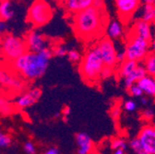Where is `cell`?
<instances>
[{"instance_id": "29", "label": "cell", "mask_w": 155, "mask_h": 154, "mask_svg": "<svg viewBox=\"0 0 155 154\" xmlns=\"http://www.w3.org/2000/svg\"><path fill=\"white\" fill-rule=\"evenodd\" d=\"M137 109H138V103L132 99L127 100L123 103V110L126 111L127 113H134L137 111Z\"/></svg>"}, {"instance_id": "6", "label": "cell", "mask_w": 155, "mask_h": 154, "mask_svg": "<svg viewBox=\"0 0 155 154\" xmlns=\"http://www.w3.org/2000/svg\"><path fill=\"white\" fill-rule=\"evenodd\" d=\"M124 52L127 60H132L140 64L150 53V43L129 33Z\"/></svg>"}, {"instance_id": "12", "label": "cell", "mask_w": 155, "mask_h": 154, "mask_svg": "<svg viewBox=\"0 0 155 154\" xmlns=\"http://www.w3.org/2000/svg\"><path fill=\"white\" fill-rule=\"evenodd\" d=\"M24 42L27 46L28 52L38 53L48 47L46 38L38 31H31L26 35Z\"/></svg>"}, {"instance_id": "35", "label": "cell", "mask_w": 155, "mask_h": 154, "mask_svg": "<svg viewBox=\"0 0 155 154\" xmlns=\"http://www.w3.org/2000/svg\"><path fill=\"white\" fill-rule=\"evenodd\" d=\"M92 7L96 8H105L104 0H94Z\"/></svg>"}, {"instance_id": "13", "label": "cell", "mask_w": 155, "mask_h": 154, "mask_svg": "<svg viewBox=\"0 0 155 154\" xmlns=\"http://www.w3.org/2000/svg\"><path fill=\"white\" fill-rule=\"evenodd\" d=\"M130 33L138 36L141 39L150 42L152 39V30H151V23L143 21L140 18L136 20L135 22L133 23V27L131 29Z\"/></svg>"}, {"instance_id": "14", "label": "cell", "mask_w": 155, "mask_h": 154, "mask_svg": "<svg viewBox=\"0 0 155 154\" xmlns=\"http://www.w3.org/2000/svg\"><path fill=\"white\" fill-rule=\"evenodd\" d=\"M75 138L78 146L77 154H91L92 151L95 150L94 142L87 133H77Z\"/></svg>"}, {"instance_id": "1", "label": "cell", "mask_w": 155, "mask_h": 154, "mask_svg": "<svg viewBox=\"0 0 155 154\" xmlns=\"http://www.w3.org/2000/svg\"><path fill=\"white\" fill-rule=\"evenodd\" d=\"M109 23L106 8L91 7L73 15V30L77 37L86 43L99 40L104 36Z\"/></svg>"}, {"instance_id": "16", "label": "cell", "mask_w": 155, "mask_h": 154, "mask_svg": "<svg viewBox=\"0 0 155 154\" xmlns=\"http://www.w3.org/2000/svg\"><path fill=\"white\" fill-rule=\"evenodd\" d=\"M125 30L124 25L120 21L113 20L109 21L106 29H105V36L110 40H118L124 35Z\"/></svg>"}, {"instance_id": "18", "label": "cell", "mask_w": 155, "mask_h": 154, "mask_svg": "<svg viewBox=\"0 0 155 154\" xmlns=\"http://www.w3.org/2000/svg\"><path fill=\"white\" fill-rule=\"evenodd\" d=\"M146 75H147V73H146V71H145L143 66L140 65V64H139V65L137 66V67H136L131 73H129V74L126 77V78L123 80L125 88L127 89V88H129L130 86L136 84L140 80H141V79L143 78V77L146 76Z\"/></svg>"}, {"instance_id": "42", "label": "cell", "mask_w": 155, "mask_h": 154, "mask_svg": "<svg viewBox=\"0 0 155 154\" xmlns=\"http://www.w3.org/2000/svg\"><path fill=\"white\" fill-rule=\"evenodd\" d=\"M142 4H148V5H152L155 6V0H141Z\"/></svg>"}, {"instance_id": "21", "label": "cell", "mask_w": 155, "mask_h": 154, "mask_svg": "<svg viewBox=\"0 0 155 154\" xmlns=\"http://www.w3.org/2000/svg\"><path fill=\"white\" fill-rule=\"evenodd\" d=\"M15 110L16 108L14 103L10 100L6 98L5 96L0 95V114L8 116V115L13 114L15 113Z\"/></svg>"}, {"instance_id": "32", "label": "cell", "mask_w": 155, "mask_h": 154, "mask_svg": "<svg viewBox=\"0 0 155 154\" xmlns=\"http://www.w3.org/2000/svg\"><path fill=\"white\" fill-rule=\"evenodd\" d=\"M115 73V68L110 67H105L103 68L102 72H101V76H100V80H107L110 79L111 77Z\"/></svg>"}, {"instance_id": "46", "label": "cell", "mask_w": 155, "mask_h": 154, "mask_svg": "<svg viewBox=\"0 0 155 154\" xmlns=\"http://www.w3.org/2000/svg\"><path fill=\"white\" fill-rule=\"evenodd\" d=\"M43 1H46L47 2V0H43Z\"/></svg>"}, {"instance_id": "9", "label": "cell", "mask_w": 155, "mask_h": 154, "mask_svg": "<svg viewBox=\"0 0 155 154\" xmlns=\"http://www.w3.org/2000/svg\"><path fill=\"white\" fill-rule=\"evenodd\" d=\"M114 5L119 21L122 23L132 20L134 14L141 6V0H114Z\"/></svg>"}, {"instance_id": "28", "label": "cell", "mask_w": 155, "mask_h": 154, "mask_svg": "<svg viewBox=\"0 0 155 154\" xmlns=\"http://www.w3.org/2000/svg\"><path fill=\"white\" fill-rule=\"evenodd\" d=\"M154 117H155V113L150 108H146L140 112V118L148 123L152 121L154 119Z\"/></svg>"}, {"instance_id": "24", "label": "cell", "mask_w": 155, "mask_h": 154, "mask_svg": "<svg viewBox=\"0 0 155 154\" xmlns=\"http://www.w3.org/2000/svg\"><path fill=\"white\" fill-rule=\"evenodd\" d=\"M128 147V143L127 142V140L123 138H120V137H116V138H113L111 140H110V148L113 149V150H115V149H125L127 150Z\"/></svg>"}, {"instance_id": "19", "label": "cell", "mask_w": 155, "mask_h": 154, "mask_svg": "<svg viewBox=\"0 0 155 154\" xmlns=\"http://www.w3.org/2000/svg\"><path fill=\"white\" fill-rule=\"evenodd\" d=\"M139 65V63L132 61V60H125L124 62H122L121 64H119L115 68V73L117 75V77L121 80H124L126 77L131 73L137 66Z\"/></svg>"}, {"instance_id": "27", "label": "cell", "mask_w": 155, "mask_h": 154, "mask_svg": "<svg viewBox=\"0 0 155 154\" xmlns=\"http://www.w3.org/2000/svg\"><path fill=\"white\" fill-rule=\"evenodd\" d=\"M67 56H68V59L70 62H72V63H80L81 60V53L78 51L77 49H74V48L68 50Z\"/></svg>"}, {"instance_id": "40", "label": "cell", "mask_w": 155, "mask_h": 154, "mask_svg": "<svg viewBox=\"0 0 155 154\" xmlns=\"http://www.w3.org/2000/svg\"><path fill=\"white\" fill-rule=\"evenodd\" d=\"M7 30V23L0 21V33H3Z\"/></svg>"}, {"instance_id": "43", "label": "cell", "mask_w": 155, "mask_h": 154, "mask_svg": "<svg viewBox=\"0 0 155 154\" xmlns=\"http://www.w3.org/2000/svg\"><path fill=\"white\" fill-rule=\"evenodd\" d=\"M113 154H126V150L125 149H115V150H114Z\"/></svg>"}, {"instance_id": "25", "label": "cell", "mask_w": 155, "mask_h": 154, "mask_svg": "<svg viewBox=\"0 0 155 154\" xmlns=\"http://www.w3.org/2000/svg\"><path fill=\"white\" fill-rule=\"evenodd\" d=\"M128 147L131 149V150L133 152H135L136 154H148L145 149H143L142 145L140 144V139L136 137L133 138L132 139H130V141L128 142Z\"/></svg>"}, {"instance_id": "38", "label": "cell", "mask_w": 155, "mask_h": 154, "mask_svg": "<svg viewBox=\"0 0 155 154\" xmlns=\"http://www.w3.org/2000/svg\"><path fill=\"white\" fill-rule=\"evenodd\" d=\"M44 154H59V151L56 148H50Z\"/></svg>"}, {"instance_id": "44", "label": "cell", "mask_w": 155, "mask_h": 154, "mask_svg": "<svg viewBox=\"0 0 155 154\" xmlns=\"http://www.w3.org/2000/svg\"><path fill=\"white\" fill-rule=\"evenodd\" d=\"M151 24H152V25H153V27L155 28V6H154V17H153V21H152Z\"/></svg>"}, {"instance_id": "17", "label": "cell", "mask_w": 155, "mask_h": 154, "mask_svg": "<svg viewBox=\"0 0 155 154\" xmlns=\"http://www.w3.org/2000/svg\"><path fill=\"white\" fill-rule=\"evenodd\" d=\"M136 84L140 88L145 96L155 100V77L146 75Z\"/></svg>"}, {"instance_id": "45", "label": "cell", "mask_w": 155, "mask_h": 154, "mask_svg": "<svg viewBox=\"0 0 155 154\" xmlns=\"http://www.w3.org/2000/svg\"><path fill=\"white\" fill-rule=\"evenodd\" d=\"M91 154H102L101 152H99V151H96V150H94V151H92Z\"/></svg>"}, {"instance_id": "37", "label": "cell", "mask_w": 155, "mask_h": 154, "mask_svg": "<svg viewBox=\"0 0 155 154\" xmlns=\"http://www.w3.org/2000/svg\"><path fill=\"white\" fill-rule=\"evenodd\" d=\"M150 52L155 53V36H152V39L150 42Z\"/></svg>"}, {"instance_id": "23", "label": "cell", "mask_w": 155, "mask_h": 154, "mask_svg": "<svg viewBox=\"0 0 155 154\" xmlns=\"http://www.w3.org/2000/svg\"><path fill=\"white\" fill-rule=\"evenodd\" d=\"M153 17H154V6L148 5V4H143L142 15L140 18V20H142L143 21L151 23L152 21H153Z\"/></svg>"}, {"instance_id": "36", "label": "cell", "mask_w": 155, "mask_h": 154, "mask_svg": "<svg viewBox=\"0 0 155 154\" xmlns=\"http://www.w3.org/2000/svg\"><path fill=\"white\" fill-rule=\"evenodd\" d=\"M116 57H117V63H118V65L121 64L122 62H124L125 60H127L124 50L121 51V52H117V56H116Z\"/></svg>"}, {"instance_id": "8", "label": "cell", "mask_w": 155, "mask_h": 154, "mask_svg": "<svg viewBox=\"0 0 155 154\" xmlns=\"http://www.w3.org/2000/svg\"><path fill=\"white\" fill-rule=\"evenodd\" d=\"M26 80H24L21 76L17 74L12 68L0 67V86H2L14 92L21 93L25 90Z\"/></svg>"}, {"instance_id": "11", "label": "cell", "mask_w": 155, "mask_h": 154, "mask_svg": "<svg viewBox=\"0 0 155 154\" xmlns=\"http://www.w3.org/2000/svg\"><path fill=\"white\" fill-rule=\"evenodd\" d=\"M137 138L148 154H155V124L143 126Z\"/></svg>"}, {"instance_id": "33", "label": "cell", "mask_w": 155, "mask_h": 154, "mask_svg": "<svg viewBox=\"0 0 155 154\" xmlns=\"http://www.w3.org/2000/svg\"><path fill=\"white\" fill-rule=\"evenodd\" d=\"M23 149L26 154H36V146L32 141H26L23 145Z\"/></svg>"}, {"instance_id": "26", "label": "cell", "mask_w": 155, "mask_h": 154, "mask_svg": "<svg viewBox=\"0 0 155 154\" xmlns=\"http://www.w3.org/2000/svg\"><path fill=\"white\" fill-rule=\"evenodd\" d=\"M52 50V54L54 55V56H57V57H64L67 55L68 54V48L66 45L62 44H56Z\"/></svg>"}, {"instance_id": "34", "label": "cell", "mask_w": 155, "mask_h": 154, "mask_svg": "<svg viewBox=\"0 0 155 154\" xmlns=\"http://www.w3.org/2000/svg\"><path fill=\"white\" fill-rule=\"evenodd\" d=\"M121 113H122V108L119 105H116L112 108L111 111V116L114 120H118L121 116Z\"/></svg>"}, {"instance_id": "30", "label": "cell", "mask_w": 155, "mask_h": 154, "mask_svg": "<svg viewBox=\"0 0 155 154\" xmlns=\"http://www.w3.org/2000/svg\"><path fill=\"white\" fill-rule=\"evenodd\" d=\"M128 94L133 98H140L141 96H143V92L140 90V88L137 85V84H134L132 86H130L129 88L127 89Z\"/></svg>"}, {"instance_id": "4", "label": "cell", "mask_w": 155, "mask_h": 154, "mask_svg": "<svg viewBox=\"0 0 155 154\" xmlns=\"http://www.w3.org/2000/svg\"><path fill=\"white\" fill-rule=\"evenodd\" d=\"M54 16L50 4L43 0H35L27 12V20L35 28L47 24Z\"/></svg>"}, {"instance_id": "3", "label": "cell", "mask_w": 155, "mask_h": 154, "mask_svg": "<svg viewBox=\"0 0 155 154\" xmlns=\"http://www.w3.org/2000/svg\"><path fill=\"white\" fill-rule=\"evenodd\" d=\"M104 67V64L100 53L94 44L90 47L81 57L79 69L84 81L89 84H94L101 80L100 76Z\"/></svg>"}, {"instance_id": "39", "label": "cell", "mask_w": 155, "mask_h": 154, "mask_svg": "<svg viewBox=\"0 0 155 154\" xmlns=\"http://www.w3.org/2000/svg\"><path fill=\"white\" fill-rule=\"evenodd\" d=\"M140 103L142 105H147L149 103V97H147V96H145V95L141 96V97L140 98Z\"/></svg>"}, {"instance_id": "10", "label": "cell", "mask_w": 155, "mask_h": 154, "mask_svg": "<svg viewBox=\"0 0 155 154\" xmlns=\"http://www.w3.org/2000/svg\"><path fill=\"white\" fill-rule=\"evenodd\" d=\"M41 95L42 90L40 89L37 87H32L18 93L13 103L15 105V108L18 110H23L34 105L41 98Z\"/></svg>"}, {"instance_id": "31", "label": "cell", "mask_w": 155, "mask_h": 154, "mask_svg": "<svg viewBox=\"0 0 155 154\" xmlns=\"http://www.w3.org/2000/svg\"><path fill=\"white\" fill-rule=\"evenodd\" d=\"M12 143V139L9 135L0 131V148L4 149V148H8L11 145Z\"/></svg>"}, {"instance_id": "22", "label": "cell", "mask_w": 155, "mask_h": 154, "mask_svg": "<svg viewBox=\"0 0 155 154\" xmlns=\"http://www.w3.org/2000/svg\"><path fill=\"white\" fill-rule=\"evenodd\" d=\"M142 66L147 75L155 77V53L150 52L142 61Z\"/></svg>"}, {"instance_id": "20", "label": "cell", "mask_w": 155, "mask_h": 154, "mask_svg": "<svg viewBox=\"0 0 155 154\" xmlns=\"http://www.w3.org/2000/svg\"><path fill=\"white\" fill-rule=\"evenodd\" d=\"M14 17V10L9 0H0V21L4 22L10 21Z\"/></svg>"}, {"instance_id": "7", "label": "cell", "mask_w": 155, "mask_h": 154, "mask_svg": "<svg viewBox=\"0 0 155 154\" xmlns=\"http://www.w3.org/2000/svg\"><path fill=\"white\" fill-rule=\"evenodd\" d=\"M97 49H98L102 60L105 67H110L113 68H116L118 66L117 63V50L115 48L114 42L106 36L102 37L95 44Z\"/></svg>"}, {"instance_id": "41", "label": "cell", "mask_w": 155, "mask_h": 154, "mask_svg": "<svg viewBox=\"0 0 155 154\" xmlns=\"http://www.w3.org/2000/svg\"><path fill=\"white\" fill-rule=\"evenodd\" d=\"M70 112H71L70 108H69L68 106H66V107H65V108L63 109V111H62V113H63V115H64V116L68 117V115L70 114Z\"/></svg>"}, {"instance_id": "5", "label": "cell", "mask_w": 155, "mask_h": 154, "mask_svg": "<svg viewBox=\"0 0 155 154\" xmlns=\"http://www.w3.org/2000/svg\"><path fill=\"white\" fill-rule=\"evenodd\" d=\"M27 46L23 39L12 34L5 35L1 40V54L10 64L27 52Z\"/></svg>"}, {"instance_id": "15", "label": "cell", "mask_w": 155, "mask_h": 154, "mask_svg": "<svg viewBox=\"0 0 155 154\" xmlns=\"http://www.w3.org/2000/svg\"><path fill=\"white\" fill-rule=\"evenodd\" d=\"M93 1L94 0H65L64 7L68 13L75 15L92 7Z\"/></svg>"}, {"instance_id": "2", "label": "cell", "mask_w": 155, "mask_h": 154, "mask_svg": "<svg viewBox=\"0 0 155 154\" xmlns=\"http://www.w3.org/2000/svg\"><path fill=\"white\" fill-rule=\"evenodd\" d=\"M52 55L50 48H45L38 53L27 51L11 63V68L24 80L34 81L45 74Z\"/></svg>"}]
</instances>
